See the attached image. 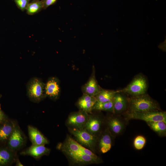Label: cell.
Returning a JSON list of instances; mask_svg holds the SVG:
<instances>
[{
	"label": "cell",
	"instance_id": "1",
	"mask_svg": "<svg viewBox=\"0 0 166 166\" xmlns=\"http://www.w3.org/2000/svg\"><path fill=\"white\" fill-rule=\"evenodd\" d=\"M127 101L129 111L144 112L160 111L157 103L146 93L132 96L128 98Z\"/></svg>",
	"mask_w": 166,
	"mask_h": 166
},
{
	"label": "cell",
	"instance_id": "2",
	"mask_svg": "<svg viewBox=\"0 0 166 166\" xmlns=\"http://www.w3.org/2000/svg\"><path fill=\"white\" fill-rule=\"evenodd\" d=\"M147 81L142 74L137 75L130 83L119 92L135 96L146 93L148 89Z\"/></svg>",
	"mask_w": 166,
	"mask_h": 166
},
{
	"label": "cell",
	"instance_id": "3",
	"mask_svg": "<svg viewBox=\"0 0 166 166\" xmlns=\"http://www.w3.org/2000/svg\"><path fill=\"white\" fill-rule=\"evenodd\" d=\"M126 116L129 120H139L146 122L161 121L166 122V112L161 111L144 112L128 111Z\"/></svg>",
	"mask_w": 166,
	"mask_h": 166
},
{
	"label": "cell",
	"instance_id": "4",
	"mask_svg": "<svg viewBox=\"0 0 166 166\" xmlns=\"http://www.w3.org/2000/svg\"><path fill=\"white\" fill-rule=\"evenodd\" d=\"M71 132L80 144L93 150L96 143L95 136L85 128H74Z\"/></svg>",
	"mask_w": 166,
	"mask_h": 166
},
{
	"label": "cell",
	"instance_id": "5",
	"mask_svg": "<svg viewBox=\"0 0 166 166\" xmlns=\"http://www.w3.org/2000/svg\"><path fill=\"white\" fill-rule=\"evenodd\" d=\"M28 94L30 97L34 100H41L46 95L43 83L37 79L32 80L29 86Z\"/></svg>",
	"mask_w": 166,
	"mask_h": 166
},
{
	"label": "cell",
	"instance_id": "6",
	"mask_svg": "<svg viewBox=\"0 0 166 166\" xmlns=\"http://www.w3.org/2000/svg\"><path fill=\"white\" fill-rule=\"evenodd\" d=\"M61 150L84 153L96 158L98 157L90 150L85 148L78 142L68 136L65 142L61 146Z\"/></svg>",
	"mask_w": 166,
	"mask_h": 166
},
{
	"label": "cell",
	"instance_id": "7",
	"mask_svg": "<svg viewBox=\"0 0 166 166\" xmlns=\"http://www.w3.org/2000/svg\"><path fill=\"white\" fill-rule=\"evenodd\" d=\"M94 68L93 69L92 73L87 82L83 85L82 90L83 93L95 97L101 91L102 88L98 85L96 80Z\"/></svg>",
	"mask_w": 166,
	"mask_h": 166
},
{
	"label": "cell",
	"instance_id": "8",
	"mask_svg": "<svg viewBox=\"0 0 166 166\" xmlns=\"http://www.w3.org/2000/svg\"><path fill=\"white\" fill-rule=\"evenodd\" d=\"M87 113L80 110V111L71 113L67 120L68 124L76 128H83L89 117Z\"/></svg>",
	"mask_w": 166,
	"mask_h": 166
},
{
	"label": "cell",
	"instance_id": "9",
	"mask_svg": "<svg viewBox=\"0 0 166 166\" xmlns=\"http://www.w3.org/2000/svg\"><path fill=\"white\" fill-rule=\"evenodd\" d=\"M61 150L76 163L82 164L96 163H98L100 160L99 158H96L84 153L65 150Z\"/></svg>",
	"mask_w": 166,
	"mask_h": 166
},
{
	"label": "cell",
	"instance_id": "10",
	"mask_svg": "<svg viewBox=\"0 0 166 166\" xmlns=\"http://www.w3.org/2000/svg\"><path fill=\"white\" fill-rule=\"evenodd\" d=\"M96 101L97 100L95 97L83 93V95L79 99L77 105L80 110L88 113H91Z\"/></svg>",
	"mask_w": 166,
	"mask_h": 166
},
{
	"label": "cell",
	"instance_id": "11",
	"mask_svg": "<svg viewBox=\"0 0 166 166\" xmlns=\"http://www.w3.org/2000/svg\"><path fill=\"white\" fill-rule=\"evenodd\" d=\"M8 146L13 150L17 149L23 144L24 138L20 130L15 127L12 133L9 138Z\"/></svg>",
	"mask_w": 166,
	"mask_h": 166
},
{
	"label": "cell",
	"instance_id": "12",
	"mask_svg": "<svg viewBox=\"0 0 166 166\" xmlns=\"http://www.w3.org/2000/svg\"><path fill=\"white\" fill-rule=\"evenodd\" d=\"M49 152L50 149L44 145L32 144L26 150L21 152V154L38 158L44 155L48 154Z\"/></svg>",
	"mask_w": 166,
	"mask_h": 166
},
{
	"label": "cell",
	"instance_id": "13",
	"mask_svg": "<svg viewBox=\"0 0 166 166\" xmlns=\"http://www.w3.org/2000/svg\"><path fill=\"white\" fill-rule=\"evenodd\" d=\"M28 132L32 144L44 145L48 144L47 139L35 128L29 126Z\"/></svg>",
	"mask_w": 166,
	"mask_h": 166
},
{
	"label": "cell",
	"instance_id": "14",
	"mask_svg": "<svg viewBox=\"0 0 166 166\" xmlns=\"http://www.w3.org/2000/svg\"><path fill=\"white\" fill-rule=\"evenodd\" d=\"M45 89L46 95L52 98H57L60 92V88L58 80L54 77L50 79L45 86Z\"/></svg>",
	"mask_w": 166,
	"mask_h": 166
},
{
	"label": "cell",
	"instance_id": "15",
	"mask_svg": "<svg viewBox=\"0 0 166 166\" xmlns=\"http://www.w3.org/2000/svg\"><path fill=\"white\" fill-rule=\"evenodd\" d=\"M113 101L114 113L121 112L126 109L128 101L122 92L117 90Z\"/></svg>",
	"mask_w": 166,
	"mask_h": 166
},
{
	"label": "cell",
	"instance_id": "16",
	"mask_svg": "<svg viewBox=\"0 0 166 166\" xmlns=\"http://www.w3.org/2000/svg\"><path fill=\"white\" fill-rule=\"evenodd\" d=\"M101 125V121L97 117L89 116L84 128L89 132L94 134L99 131Z\"/></svg>",
	"mask_w": 166,
	"mask_h": 166
},
{
	"label": "cell",
	"instance_id": "17",
	"mask_svg": "<svg viewBox=\"0 0 166 166\" xmlns=\"http://www.w3.org/2000/svg\"><path fill=\"white\" fill-rule=\"evenodd\" d=\"M15 126L11 122L6 123L0 127V140L4 141L9 139Z\"/></svg>",
	"mask_w": 166,
	"mask_h": 166
},
{
	"label": "cell",
	"instance_id": "18",
	"mask_svg": "<svg viewBox=\"0 0 166 166\" xmlns=\"http://www.w3.org/2000/svg\"><path fill=\"white\" fill-rule=\"evenodd\" d=\"M148 125L153 130L160 136L166 135V122L163 121H157L146 122Z\"/></svg>",
	"mask_w": 166,
	"mask_h": 166
},
{
	"label": "cell",
	"instance_id": "19",
	"mask_svg": "<svg viewBox=\"0 0 166 166\" xmlns=\"http://www.w3.org/2000/svg\"><path fill=\"white\" fill-rule=\"evenodd\" d=\"M112 139L110 134L105 133L101 137L99 142V148L101 152L103 153L108 152L112 146Z\"/></svg>",
	"mask_w": 166,
	"mask_h": 166
},
{
	"label": "cell",
	"instance_id": "20",
	"mask_svg": "<svg viewBox=\"0 0 166 166\" xmlns=\"http://www.w3.org/2000/svg\"><path fill=\"white\" fill-rule=\"evenodd\" d=\"M102 89L95 97L97 101L101 102H109L113 100L115 94L117 92Z\"/></svg>",
	"mask_w": 166,
	"mask_h": 166
},
{
	"label": "cell",
	"instance_id": "21",
	"mask_svg": "<svg viewBox=\"0 0 166 166\" xmlns=\"http://www.w3.org/2000/svg\"><path fill=\"white\" fill-rule=\"evenodd\" d=\"M43 8V4L42 0H34L29 3L26 9L27 14L29 15L34 14Z\"/></svg>",
	"mask_w": 166,
	"mask_h": 166
},
{
	"label": "cell",
	"instance_id": "22",
	"mask_svg": "<svg viewBox=\"0 0 166 166\" xmlns=\"http://www.w3.org/2000/svg\"><path fill=\"white\" fill-rule=\"evenodd\" d=\"M13 158V155L10 151L6 148L0 149V166L8 164Z\"/></svg>",
	"mask_w": 166,
	"mask_h": 166
},
{
	"label": "cell",
	"instance_id": "23",
	"mask_svg": "<svg viewBox=\"0 0 166 166\" xmlns=\"http://www.w3.org/2000/svg\"><path fill=\"white\" fill-rule=\"evenodd\" d=\"M109 125L111 131L115 134L120 133L123 129V124L118 118H113L109 121Z\"/></svg>",
	"mask_w": 166,
	"mask_h": 166
},
{
	"label": "cell",
	"instance_id": "24",
	"mask_svg": "<svg viewBox=\"0 0 166 166\" xmlns=\"http://www.w3.org/2000/svg\"><path fill=\"white\" fill-rule=\"evenodd\" d=\"M93 109L107 111L114 113L113 101V100L105 102H101L97 101L93 106Z\"/></svg>",
	"mask_w": 166,
	"mask_h": 166
},
{
	"label": "cell",
	"instance_id": "25",
	"mask_svg": "<svg viewBox=\"0 0 166 166\" xmlns=\"http://www.w3.org/2000/svg\"><path fill=\"white\" fill-rule=\"evenodd\" d=\"M146 139L143 136L139 135L137 136L134 139L133 145L134 147L137 150L142 149L146 143Z\"/></svg>",
	"mask_w": 166,
	"mask_h": 166
},
{
	"label": "cell",
	"instance_id": "26",
	"mask_svg": "<svg viewBox=\"0 0 166 166\" xmlns=\"http://www.w3.org/2000/svg\"><path fill=\"white\" fill-rule=\"evenodd\" d=\"M14 1L18 8L22 11L26 10L29 2V0H14Z\"/></svg>",
	"mask_w": 166,
	"mask_h": 166
},
{
	"label": "cell",
	"instance_id": "27",
	"mask_svg": "<svg viewBox=\"0 0 166 166\" xmlns=\"http://www.w3.org/2000/svg\"><path fill=\"white\" fill-rule=\"evenodd\" d=\"M43 4V9H45L54 4L57 0H42Z\"/></svg>",
	"mask_w": 166,
	"mask_h": 166
},
{
	"label": "cell",
	"instance_id": "28",
	"mask_svg": "<svg viewBox=\"0 0 166 166\" xmlns=\"http://www.w3.org/2000/svg\"><path fill=\"white\" fill-rule=\"evenodd\" d=\"M4 118L5 115L3 113L1 109L0 105V123H1L4 120Z\"/></svg>",
	"mask_w": 166,
	"mask_h": 166
},
{
	"label": "cell",
	"instance_id": "29",
	"mask_svg": "<svg viewBox=\"0 0 166 166\" xmlns=\"http://www.w3.org/2000/svg\"><path fill=\"white\" fill-rule=\"evenodd\" d=\"M16 165L18 166H23V164L19 161V160H18L17 162Z\"/></svg>",
	"mask_w": 166,
	"mask_h": 166
},
{
	"label": "cell",
	"instance_id": "30",
	"mask_svg": "<svg viewBox=\"0 0 166 166\" xmlns=\"http://www.w3.org/2000/svg\"></svg>",
	"mask_w": 166,
	"mask_h": 166
}]
</instances>
